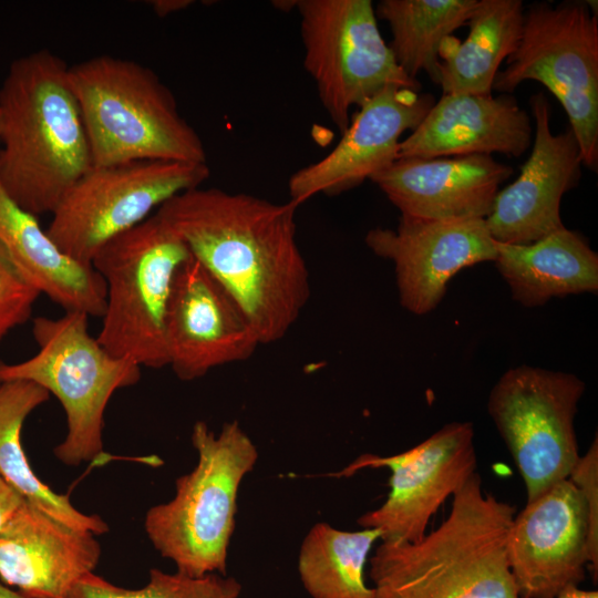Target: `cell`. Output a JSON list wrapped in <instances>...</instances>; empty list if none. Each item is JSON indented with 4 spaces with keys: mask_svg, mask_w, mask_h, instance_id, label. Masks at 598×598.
Listing matches in <instances>:
<instances>
[{
    "mask_svg": "<svg viewBox=\"0 0 598 598\" xmlns=\"http://www.w3.org/2000/svg\"><path fill=\"white\" fill-rule=\"evenodd\" d=\"M68 68L38 50L16 59L0 86V182L37 217L52 214L93 166Z\"/></svg>",
    "mask_w": 598,
    "mask_h": 598,
    "instance_id": "7a4b0ae2",
    "label": "cell"
},
{
    "mask_svg": "<svg viewBox=\"0 0 598 598\" xmlns=\"http://www.w3.org/2000/svg\"><path fill=\"white\" fill-rule=\"evenodd\" d=\"M515 514L475 472L435 530L419 542L381 540L370 559L373 598H520L506 554Z\"/></svg>",
    "mask_w": 598,
    "mask_h": 598,
    "instance_id": "3957f363",
    "label": "cell"
},
{
    "mask_svg": "<svg viewBox=\"0 0 598 598\" xmlns=\"http://www.w3.org/2000/svg\"><path fill=\"white\" fill-rule=\"evenodd\" d=\"M303 65L320 102L341 134L352 107L383 87L395 85L420 92L396 63L380 33L370 0H299Z\"/></svg>",
    "mask_w": 598,
    "mask_h": 598,
    "instance_id": "9c48e42d",
    "label": "cell"
},
{
    "mask_svg": "<svg viewBox=\"0 0 598 598\" xmlns=\"http://www.w3.org/2000/svg\"><path fill=\"white\" fill-rule=\"evenodd\" d=\"M40 295L0 243V341L31 318Z\"/></svg>",
    "mask_w": 598,
    "mask_h": 598,
    "instance_id": "83f0119b",
    "label": "cell"
},
{
    "mask_svg": "<svg viewBox=\"0 0 598 598\" xmlns=\"http://www.w3.org/2000/svg\"><path fill=\"white\" fill-rule=\"evenodd\" d=\"M101 545L28 501L0 529V580L23 598H68L94 573Z\"/></svg>",
    "mask_w": 598,
    "mask_h": 598,
    "instance_id": "ac0fdd59",
    "label": "cell"
},
{
    "mask_svg": "<svg viewBox=\"0 0 598 598\" xmlns=\"http://www.w3.org/2000/svg\"><path fill=\"white\" fill-rule=\"evenodd\" d=\"M529 105L535 123L530 155L518 177L498 190L485 218L492 238L502 244H530L564 228L561 198L581 176L582 159L573 131L551 132L550 104L544 93L533 94Z\"/></svg>",
    "mask_w": 598,
    "mask_h": 598,
    "instance_id": "e0dca14e",
    "label": "cell"
},
{
    "mask_svg": "<svg viewBox=\"0 0 598 598\" xmlns=\"http://www.w3.org/2000/svg\"><path fill=\"white\" fill-rule=\"evenodd\" d=\"M0 598H23L17 590H13L0 580Z\"/></svg>",
    "mask_w": 598,
    "mask_h": 598,
    "instance_id": "1f68e13d",
    "label": "cell"
},
{
    "mask_svg": "<svg viewBox=\"0 0 598 598\" xmlns=\"http://www.w3.org/2000/svg\"><path fill=\"white\" fill-rule=\"evenodd\" d=\"M493 91L511 94L524 81L543 84L563 105L582 165L598 167V14L587 1L536 2Z\"/></svg>",
    "mask_w": 598,
    "mask_h": 598,
    "instance_id": "ba28073f",
    "label": "cell"
},
{
    "mask_svg": "<svg viewBox=\"0 0 598 598\" xmlns=\"http://www.w3.org/2000/svg\"><path fill=\"white\" fill-rule=\"evenodd\" d=\"M513 174L492 155L398 158L371 182L401 215L433 219H485L499 186Z\"/></svg>",
    "mask_w": 598,
    "mask_h": 598,
    "instance_id": "d6986e66",
    "label": "cell"
},
{
    "mask_svg": "<svg viewBox=\"0 0 598 598\" xmlns=\"http://www.w3.org/2000/svg\"><path fill=\"white\" fill-rule=\"evenodd\" d=\"M558 598H598L597 590H584L579 587H569Z\"/></svg>",
    "mask_w": 598,
    "mask_h": 598,
    "instance_id": "4dcf8cb0",
    "label": "cell"
},
{
    "mask_svg": "<svg viewBox=\"0 0 598 598\" xmlns=\"http://www.w3.org/2000/svg\"><path fill=\"white\" fill-rule=\"evenodd\" d=\"M520 598H558L598 575V528L580 489L563 480L515 514L506 545Z\"/></svg>",
    "mask_w": 598,
    "mask_h": 598,
    "instance_id": "4fadbf2b",
    "label": "cell"
},
{
    "mask_svg": "<svg viewBox=\"0 0 598 598\" xmlns=\"http://www.w3.org/2000/svg\"><path fill=\"white\" fill-rule=\"evenodd\" d=\"M0 243L25 278L65 311L102 318L106 286L92 265L64 254L38 217L21 208L0 182Z\"/></svg>",
    "mask_w": 598,
    "mask_h": 598,
    "instance_id": "44dd1931",
    "label": "cell"
},
{
    "mask_svg": "<svg viewBox=\"0 0 598 598\" xmlns=\"http://www.w3.org/2000/svg\"><path fill=\"white\" fill-rule=\"evenodd\" d=\"M586 390L576 374L518 365L491 390L487 411L524 481L527 502L569 477L580 454L575 431Z\"/></svg>",
    "mask_w": 598,
    "mask_h": 598,
    "instance_id": "30bf717a",
    "label": "cell"
},
{
    "mask_svg": "<svg viewBox=\"0 0 598 598\" xmlns=\"http://www.w3.org/2000/svg\"><path fill=\"white\" fill-rule=\"evenodd\" d=\"M190 440L197 464L176 480L171 501L146 512L145 533L176 571L226 575L239 486L254 470L258 451L237 421L226 422L218 434L197 421Z\"/></svg>",
    "mask_w": 598,
    "mask_h": 598,
    "instance_id": "5b68a950",
    "label": "cell"
},
{
    "mask_svg": "<svg viewBox=\"0 0 598 598\" xmlns=\"http://www.w3.org/2000/svg\"><path fill=\"white\" fill-rule=\"evenodd\" d=\"M148 3L157 17L164 18L188 8L194 2L192 0H153Z\"/></svg>",
    "mask_w": 598,
    "mask_h": 598,
    "instance_id": "f546056e",
    "label": "cell"
},
{
    "mask_svg": "<svg viewBox=\"0 0 598 598\" xmlns=\"http://www.w3.org/2000/svg\"><path fill=\"white\" fill-rule=\"evenodd\" d=\"M50 399V393L31 381L0 383V475L25 501L75 529L95 536L109 532L107 524L95 514H85L68 495L55 493L33 472L21 440L25 419Z\"/></svg>",
    "mask_w": 598,
    "mask_h": 598,
    "instance_id": "cb8c5ba5",
    "label": "cell"
},
{
    "mask_svg": "<svg viewBox=\"0 0 598 598\" xmlns=\"http://www.w3.org/2000/svg\"><path fill=\"white\" fill-rule=\"evenodd\" d=\"M380 530H341L321 522L305 537L298 557V571L312 598H373L364 580V567Z\"/></svg>",
    "mask_w": 598,
    "mask_h": 598,
    "instance_id": "484cf974",
    "label": "cell"
},
{
    "mask_svg": "<svg viewBox=\"0 0 598 598\" xmlns=\"http://www.w3.org/2000/svg\"><path fill=\"white\" fill-rule=\"evenodd\" d=\"M93 166L137 161L207 163L200 136L150 68L97 55L68 68Z\"/></svg>",
    "mask_w": 598,
    "mask_h": 598,
    "instance_id": "277c9868",
    "label": "cell"
},
{
    "mask_svg": "<svg viewBox=\"0 0 598 598\" xmlns=\"http://www.w3.org/2000/svg\"><path fill=\"white\" fill-rule=\"evenodd\" d=\"M24 498L0 475V529L16 513Z\"/></svg>",
    "mask_w": 598,
    "mask_h": 598,
    "instance_id": "f1b7e54d",
    "label": "cell"
},
{
    "mask_svg": "<svg viewBox=\"0 0 598 598\" xmlns=\"http://www.w3.org/2000/svg\"><path fill=\"white\" fill-rule=\"evenodd\" d=\"M297 207L199 186L155 212L238 303L260 346L282 339L310 299Z\"/></svg>",
    "mask_w": 598,
    "mask_h": 598,
    "instance_id": "6da1fadb",
    "label": "cell"
},
{
    "mask_svg": "<svg viewBox=\"0 0 598 598\" xmlns=\"http://www.w3.org/2000/svg\"><path fill=\"white\" fill-rule=\"evenodd\" d=\"M365 244L393 262L401 306L422 316L434 310L463 268L494 261L495 240L485 219H433L401 215L395 229L375 227Z\"/></svg>",
    "mask_w": 598,
    "mask_h": 598,
    "instance_id": "5bb4252c",
    "label": "cell"
},
{
    "mask_svg": "<svg viewBox=\"0 0 598 598\" xmlns=\"http://www.w3.org/2000/svg\"><path fill=\"white\" fill-rule=\"evenodd\" d=\"M240 592V582L227 575L190 577L152 568L148 582L138 589L118 587L92 573L74 586L68 598H238Z\"/></svg>",
    "mask_w": 598,
    "mask_h": 598,
    "instance_id": "4316f807",
    "label": "cell"
},
{
    "mask_svg": "<svg viewBox=\"0 0 598 598\" xmlns=\"http://www.w3.org/2000/svg\"><path fill=\"white\" fill-rule=\"evenodd\" d=\"M192 257L184 240L154 213L105 243L91 265L106 286L97 341L141 368L168 365L165 323L173 282Z\"/></svg>",
    "mask_w": 598,
    "mask_h": 598,
    "instance_id": "52a82bcc",
    "label": "cell"
},
{
    "mask_svg": "<svg viewBox=\"0 0 598 598\" xmlns=\"http://www.w3.org/2000/svg\"><path fill=\"white\" fill-rule=\"evenodd\" d=\"M32 333L38 352L17 363L0 361V383H37L61 403L64 440L54 448L62 463L76 466L103 453L104 413L112 395L136 384L141 367L110 353L89 332V316L65 311L59 318L37 317Z\"/></svg>",
    "mask_w": 598,
    "mask_h": 598,
    "instance_id": "8992f818",
    "label": "cell"
},
{
    "mask_svg": "<svg viewBox=\"0 0 598 598\" xmlns=\"http://www.w3.org/2000/svg\"><path fill=\"white\" fill-rule=\"evenodd\" d=\"M477 0H382L377 4V18L391 30L389 44L399 66L417 80L426 72L439 84V50L443 40L466 22Z\"/></svg>",
    "mask_w": 598,
    "mask_h": 598,
    "instance_id": "d4e9b609",
    "label": "cell"
},
{
    "mask_svg": "<svg viewBox=\"0 0 598 598\" xmlns=\"http://www.w3.org/2000/svg\"><path fill=\"white\" fill-rule=\"evenodd\" d=\"M165 338L168 367L182 381L246 361L260 346L238 303L193 256L175 276Z\"/></svg>",
    "mask_w": 598,
    "mask_h": 598,
    "instance_id": "9a60e30c",
    "label": "cell"
},
{
    "mask_svg": "<svg viewBox=\"0 0 598 598\" xmlns=\"http://www.w3.org/2000/svg\"><path fill=\"white\" fill-rule=\"evenodd\" d=\"M435 99L395 85L383 87L351 114L339 143L323 158L295 172L288 181L290 202L350 190L398 159L401 136L414 131Z\"/></svg>",
    "mask_w": 598,
    "mask_h": 598,
    "instance_id": "2e32d148",
    "label": "cell"
},
{
    "mask_svg": "<svg viewBox=\"0 0 598 598\" xmlns=\"http://www.w3.org/2000/svg\"><path fill=\"white\" fill-rule=\"evenodd\" d=\"M524 12L522 0H477L464 41L450 35L440 47L443 94H492L501 64L518 44Z\"/></svg>",
    "mask_w": 598,
    "mask_h": 598,
    "instance_id": "603a6c76",
    "label": "cell"
},
{
    "mask_svg": "<svg viewBox=\"0 0 598 598\" xmlns=\"http://www.w3.org/2000/svg\"><path fill=\"white\" fill-rule=\"evenodd\" d=\"M210 175L207 163L137 161L92 166L51 214L48 235L70 257L91 265L110 239Z\"/></svg>",
    "mask_w": 598,
    "mask_h": 598,
    "instance_id": "8fae6325",
    "label": "cell"
},
{
    "mask_svg": "<svg viewBox=\"0 0 598 598\" xmlns=\"http://www.w3.org/2000/svg\"><path fill=\"white\" fill-rule=\"evenodd\" d=\"M495 250L494 264L513 300L523 307L598 291V255L581 234L567 227L530 244L495 241Z\"/></svg>",
    "mask_w": 598,
    "mask_h": 598,
    "instance_id": "7402d4cb",
    "label": "cell"
},
{
    "mask_svg": "<svg viewBox=\"0 0 598 598\" xmlns=\"http://www.w3.org/2000/svg\"><path fill=\"white\" fill-rule=\"evenodd\" d=\"M529 114L511 94H442L399 144L398 158L522 156L533 141Z\"/></svg>",
    "mask_w": 598,
    "mask_h": 598,
    "instance_id": "ffe728a7",
    "label": "cell"
},
{
    "mask_svg": "<svg viewBox=\"0 0 598 598\" xmlns=\"http://www.w3.org/2000/svg\"><path fill=\"white\" fill-rule=\"evenodd\" d=\"M476 466L473 424L451 422L402 453H365L332 475L350 477L363 468L390 470L386 501L362 514L358 525L380 530L381 540L419 542L431 517L476 472Z\"/></svg>",
    "mask_w": 598,
    "mask_h": 598,
    "instance_id": "7c38bea8",
    "label": "cell"
}]
</instances>
